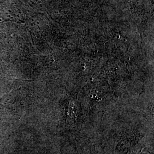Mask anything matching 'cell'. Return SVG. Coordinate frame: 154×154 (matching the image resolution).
Segmentation results:
<instances>
[{
    "mask_svg": "<svg viewBox=\"0 0 154 154\" xmlns=\"http://www.w3.org/2000/svg\"><path fill=\"white\" fill-rule=\"evenodd\" d=\"M139 154H152L148 149H144Z\"/></svg>",
    "mask_w": 154,
    "mask_h": 154,
    "instance_id": "cell-1",
    "label": "cell"
}]
</instances>
